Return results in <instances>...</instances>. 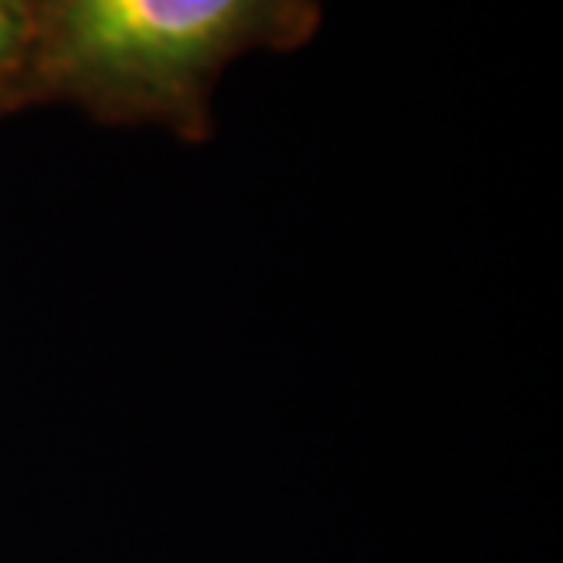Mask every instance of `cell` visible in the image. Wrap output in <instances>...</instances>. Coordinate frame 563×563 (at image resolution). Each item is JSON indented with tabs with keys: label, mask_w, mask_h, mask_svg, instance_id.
<instances>
[{
	"label": "cell",
	"mask_w": 563,
	"mask_h": 563,
	"mask_svg": "<svg viewBox=\"0 0 563 563\" xmlns=\"http://www.w3.org/2000/svg\"><path fill=\"white\" fill-rule=\"evenodd\" d=\"M317 29V0H35L29 107L69 103L198 144L232 63L298 51Z\"/></svg>",
	"instance_id": "6da1fadb"
},
{
	"label": "cell",
	"mask_w": 563,
	"mask_h": 563,
	"mask_svg": "<svg viewBox=\"0 0 563 563\" xmlns=\"http://www.w3.org/2000/svg\"><path fill=\"white\" fill-rule=\"evenodd\" d=\"M35 0H0V113L29 107Z\"/></svg>",
	"instance_id": "7a4b0ae2"
}]
</instances>
